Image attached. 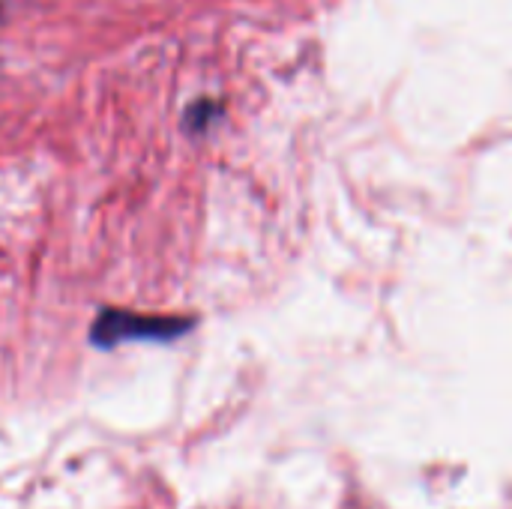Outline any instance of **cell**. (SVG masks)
I'll return each mask as SVG.
<instances>
[{
    "instance_id": "1",
    "label": "cell",
    "mask_w": 512,
    "mask_h": 509,
    "mask_svg": "<svg viewBox=\"0 0 512 509\" xmlns=\"http://www.w3.org/2000/svg\"><path fill=\"white\" fill-rule=\"evenodd\" d=\"M195 327L186 315H141L132 309H102L90 327L96 348H114L126 342H177Z\"/></svg>"
},
{
    "instance_id": "2",
    "label": "cell",
    "mask_w": 512,
    "mask_h": 509,
    "mask_svg": "<svg viewBox=\"0 0 512 509\" xmlns=\"http://www.w3.org/2000/svg\"><path fill=\"white\" fill-rule=\"evenodd\" d=\"M216 105L213 102H195L189 111H186V129H192V132H201V129H207V123L216 117Z\"/></svg>"
}]
</instances>
